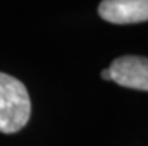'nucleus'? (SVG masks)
Wrapping results in <instances>:
<instances>
[{
    "label": "nucleus",
    "instance_id": "1",
    "mask_svg": "<svg viewBox=\"0 0 148 146\" xmlns=\"http://www.w3.org/2000/svg\"><path fill=\"white\" fill-rule=\"evenodd\" d=\"M32 103L24 84L0 72V131H20L30 118Z\"/></svg>",
    "mask_w": 148,
    "mask_h": 146
},
{
    "label": "nucleus",
    "instance_id": "2",
    "mask_svg": "<svg viewBox=\"0 0 148 146\" xmlns=\"http://www.w3.org/2000/svg\"><path fill=\"white\" fill-rule=\"evenodd\" d=\"M111 81L121 87L148 91V58L124 55L112 61L109 66Z\"/></svg>",
    "mask_w": 148,
    "mask_h": 146
},
{
    "label": "nucleus",
    "instance_id": "3",
    "mask_svg": "<svg viewBox=\"0 0 148 146\" xmlns=\"http://www.w3.org/2000/svg\"><path fill=\"white\" fill-rule=\"evenodd\" d=\"M99 15L112 24H133L148 20V0H102Z\"/></svg>",
    "mask_w": 148,
    "mask_h": 146
},
{
    "label": "nucleus",
    "instance_id": "4",
    "mask_svg": "<svg viewBox=\"0 0 148 146\" xmlns=\"http://www.w3.org/2000/svg\"><path fill=\"white\" fill-rule=\"evenodd\" d=\"M102 78H103V79H111V72H109V69H105V70L102 72Z\"/></svg>",
    "mask_w": 148,
    "mask_h": 146
}]
</instances>
